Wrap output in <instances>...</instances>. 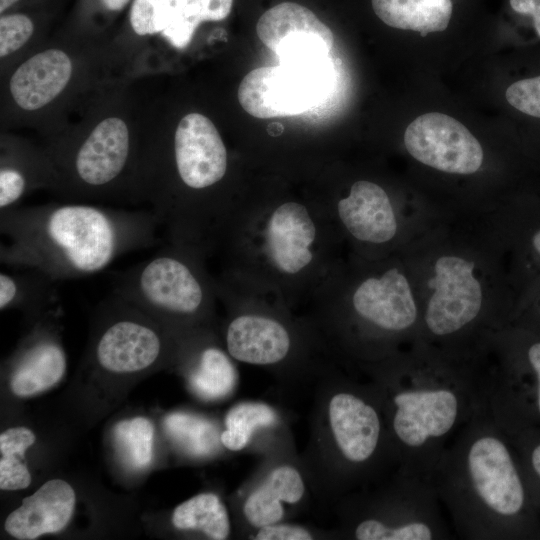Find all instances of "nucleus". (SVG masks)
I'll return each mask as SVG.
<instances>
[{"label": "nucleus", "mask_w": 540, "mask_h": 540, "mask_svg": "<svg viewBox=\"0 0 540 540\" xmlns=\"http://www.w3.org/2000/svg\"><path fill=\"white\" fill-rule=\"evenodd\" d=\"M228 171L227 147L208 116L189 112L166 137L143 113L139 203L150 206L169 243L205 257L218 250L236 210L218 192Z\"/></svg>", "instance_id": "f257e3e1"}, {"label": "nucleus", "mask_w": 540, "mask_h": 540, "mask_svg": "<svg viewBox=\"0 0 540 540\" xmlns=\"http://www.w3.org/2000/svg\"><path fill=\"white\" fill-rule=\"evenodd\" d=\"M430 483L461 538L540 539L516 449L486 406L446 446Z\"/></svg>", "instance_id": "f03ea898"}, {"label": "nucleus", "mask_w": 540, "mask_h": 540, "mask_svg": "<svg viewBox=\"0 0 540 540\" xmlns=\"http://www.w3.org/2000/svg\"><path fill=\"white\" fill-rule=\"evenodd\" d=\"M0 213V261L55 281L93 275L123 254L158 243L159 224L150 210L53 202Z\"/></svg>", "instance_id": "7ed1b4c3"}, {"label": "nucleus", "mask_w": 540, "mask_h": 540, "mask_svg": "<svg viewBox=\"0 0 540 540\" xmlns=\"http://www.w3.org/2000/svg\"><path fill=\"white\" fill-rule=\"evenodd\" d=\"M329 222L324 210L293 199L263 210L237 207L218 248L228 258L218 280L290 308L303 297L313 300L331 278Z\"/></svg>", "instance_id": "20e7f679"}, {"label": "nucleus", "mask_w": 540, "mask_h": 540, "mask_svg": "<svg viewBox=\"0 0 540 540\" xmlns=\"http://www.w3.org/2000/svg\"><path fill=\"white\" fill-rule=\"evenodd\" d=\"M301 456L317 499L332 504L398 470L381 401L369 380L332 369L320 376Z\"/></svg>", "instance_id": "39448f33"}, {"label": "nucleus", "mask_w": 540, "mask_h": 540, "mask_svg": "<svg viewBox=\"0 0 540 540\" xmlns=\"http://www.w3.org/2000/svg\"><path fill=\"white\" fill-rule=\"evenodd\" d=\"M364 370L380 398L398 471L430 482L446 446L486 406L476 371L410 370L389 359Z\"/></svg>", "instance_id": "423d86ee"}, {"label": "nucleus", "mask_w": 540, "mask_h": 540, "mask_svg": "<svg viewBox=\"0 0 540 540\" xmlns=\"http://www.w3.org/2000/svg\"><path fill=\"white\" fill-rule=\"evenodd\" d=\"M44 149L59 195L139 203L142 114L119 98L100 102L78 126L50 135Z\"/></svg>", "instance_id": "0eeeda50"}, {"label": "nucleus", "mask_w": 540, "mask_h": 540, "mask_svg": "<svg viewBox=\"0 0 540 540\" xmlns=\"http://www.w3.org/2000/svg\"><path fill=\"white\" fill-rule=\"evenodd\" d=\"M229 306L224 347L237 362L264 369L290 384L320 376L327 348L309 318L295 317L280 300L215 283Z\"/></svg>", "instance_id": "6e6552de"}, {"label": "nucleus", "mask_w": 540, "mask_h": 540, "mask_svg": "<svg viewBox=\"0 0 540 540\" xmlns=\"http://www.w3.org/2000/svg\"><path fill=\"white\" fill-rule=\"evenodd\" d=\"M334 504L336 539L434 540L450 536L443 505L431 483L400 471Z\"/></svg>", "instance_id": "1a4fd4ad"}, {"label": "nucleus", "mask_w": 540, "mask_h": 540, "mask_svg": "<svg viewBox=\"0 0 540 540\" xmlns=\"http://www.w3.org/2000/svg\"><path fill=\"white\" fill-rule=\"evenodd\" d=\"M197 251L169 243L149 259L118 273L114 291L148 315L197 328L212 313L215 280Z\"/></svg>", "instance_id": "9d476101"}, {"label": "nucleus", "mask_w": 540, "mask_h": 540, "mask_svg": "<svg viewBox=\"0 0 540 540\" xmlns=\"http://www.w3.org/2000/svg\"><path fill=\"white\" fill-rule=\"evenodd\" d=\"M262 460L237 493V516L244 538L257 529L290 520L316 497L307 466L291 431L259 453Z\"/></svg>", "instance_id": "9b49d317"}, {"label": "nucleus", "mask_w": 540, "mask_h": 540, "mask_svg": "<svg viewBox=\"0 0 540 540\" xmlns=\"http://www.w3.org/2000/svg\"><path fill=\"white\" fill-rule=\"evenodd\" d=\"M85 59L68 44L39 48L7 70L2 90L6 115L30 123L68 100L84 77Z\"/></svg>", "instance_id": "f8f14e48"}, {"label": "nucleus", "mask_w": 540, "mask_h": 540, "mask_svg": "<svg viewBox=\"0 0 540 540\" xmlns=\"http://www.w3.org/2000/svg\"><path fill=\"white\" fill-rule=\"evenodd\" d=\"M333 83L328 57L259 67L244 76L237 97L251 116L267 119L301 114L318 105Z\"/></svg>", "instance_id": "ddd939ff"}, {"label": "nucleus", "mask_w": 540, "mask_h": 540, "mask_svg": "<svg viewBox=\"0 0 540 540\" xmlns=\"http://www.w3.org/2000/svg\"><path fill=\"white\" fill-rule=\"evenodd\" d=\"M404 144L416 160L447 173L471 174L483 161L473 134L455 118L438 112L414 119L405 130Z\"/></svg>", "instance_id": "4468645a"}, {"label": "nucleus", "mask_w": 540, "mask_h": 540, "mask_svg": "<svg viewBox=\"0 0 540 540\" xmlns=\"http://www.w3.org/2000/svg\"><path fill=\"white\" fill-rule=\"evenodd\" d=\"M473 269L472 262L457 256H442L436 261L435 276L429 281L435 292L424 316L434 336L454 335L479 315L482 291Z\"/></svg>", "instance_id": "2eb2a0df"}, {"label": "nucleus", "mask_w": 540, "mask_h": 540, "mask_svg": "<svg viewBox=\"0 0 540 540\" xmlns=\"http://www.w3.org/2000/svg\"><path fill=\"white\" fill-rule=\"evenodd\" d=\"M527 369L479 373L486 407L507 431L540 426V341L526 350Z\"/></svg>", "instance_id": "dca6fc26"}, {"label": "nucleus", "mask_w": 540, "mask_h": 540, "mask_svg": "<svg viewBox=\"0 0 540 540\" xmlns=\"http://www.w3.org/2000/svg\"><path fill=\"white\" fill-rule=\"evenodd\" d=\"M350 307L358 322L382 335L402 333L418 317L410 285L397 268L363 280L351 296Z\"/></svg>", "instance_id": "f3484780"}, {"label": "nucleus", "mask_w": 540, "mask_h": 540, "mask_svg": "<svg viewBox=\"0 0 540 540\" xmlns=\"http://www.w3.org/2000/svg\"><path fill=\"white\" fill-rule=\"evenodd\" d=\"M130 315L114 318L95 344L97 363L111 373L126 374L145 370L162 356L165 341L159 330L144 319L143 311L131 304Z\"/></svg>", "instance_id": "a211bd4d"}, {"label": "nucleus", "mask_w": 540, "mask_h": 540, "mask_svg": "<svg viewBox=\"0 0 540 540\" xmlns=\"http://www.w3.org/2000/svg\"><path fill=\"white\" fill-rule=\"evenodd\" d=\"M256 32L279 61L329 54L334 44L330 28L313 11L296 2H282L268 9L259 18Z\"/></svg>", "instance_id": "6ab92c4d"}, {"label": "nucleus", "mask_w": 540, "mask_h": 540, "mask_svg": "<svg viewBox=\"0 0 540 540\" xmlns=\"http://www.w3.org/2000/svg\"><path fill=\"white\" fill-rule=\"evenodd\" d=\"M326 214H333L348 234L364 243L384 244L395 237L398 229L388 194L368 180L354 182L349 193L337 201L335 212Z\"/></svg>", "instance_id": "aec40b11"}, {"label": "nucleus", "mask_w": 540, "mask_h": 540, "mask_svg": "<svg viewBox=\"0 0 540 540\" xmlns=\"http://www.w3.org/2000/svg\"><path fill=\"white\" fill-rule=\"evenodd\" d=\"M0 150V211L16 207L35 190L54 191L55 172L44 147L2 135Z\"/></svg>", "instance_id": "412c9836"}, {"label": "nucleus", "mask_w": 540, "mask_h": 540, "mask_svg": "<svg viewBox=\"0 0 540 540\" xmlns=\"http://www.w3.org/2000/svg\"><path fill=\"white\" fill-rule=\"evenodd\" d=\"M75 503L71 485L62 479H51L22 500L21 506L6 518L4 528L9 535L20 540L59 532L69 523Z\"/></svg>", "instance_id": "4be33fe9"}, {"label": "nucleus", "mask_w": 540, "mask_h": 540, "mask_svg": "<svg viewBox=\"0 0 540 540\" xmlns=\"http://www.w3.org/2000/svg\"><path fill=\"white\" fill-rule=\"evenodd\" d=\"M289 429L281 410L267 402L247 400L233 405L225 415L221 443L231 452L260 453Z\"/></svg>", "instance_id": "5701e85b"}, {"label": "nucleus", "mask_w": 540, "mask_h": 540, "mask_svg": "<svg viewBox=\"0 0 540 540\" xmlns=\"http://www.w3.org/2000/svg\"><path fill=\"white\" fill-rule=\"evenodd\" d=\"M67 367L66 354L52 335L41 333L20 353L11 374L10 388L19 397H29L57 384Z\"/></svg>", "instance_id": "b1692460"}, {"label": "nucleus", "mask_w": 540, "mask_h": 540, "mask_svg": "<svg viewBox=\"0 0 540 540\" xmlns=\"http://www.w3.org/2000/svg\"><path fill=\"white\" fill-rule=\"evenodd\" d=\"M234 361L225 347L203 341L194 349L187 368L189 389L203 401L228 398L238 385L239 374Z\"/></svg>", "instance_id": "393cba45"}, {"label": "nucleus", "mask_w": 540, "mask_h": 540, "mask_svg": "<svg viewBox=\"0 0 540 540\" xmlns=\"http://www.w3.org/2000/svg\"><path fill=\"white\" fill-rule=\"evenodd\" d=\"M371 4L386 25L422 36L444 31L453 10L451 0H371Z\"/></svg>", "instance_id": "a878e982"}, {"label": "nucleus", "mask_w": 540, "mask_h": 540, "mask_svg": "<svg viewBox=\"0 0 540 540\" xmlns=\"http://www.w3.org/2000/svg\"><path fill=\"white\" fill-rule=\"evenodd\" d=\"M171 522L177 530L200 532L212 540L228 539L232 531L228 508L214 492H202L180 503Z\"/></svg>", "instance_id": "bb28decb"}, {"label": "nucleus", "mask_w": 540, "mask_h": 540, "mask_svg": "<svg viewBox=\"0 0 540 540\" xmlns=\"http://www.w3.org/2000/svg\"><path fill=\"white\" fill-rule=\"evenodd\" d=\"M164 430L172 443L192 458L215 456L223 447L217 423L203 415L176 411L163 421Z\"/></svg>", "instance_id": "cd10ccee"}, {"label": "nucleus", "mask_w": 540, "mask_h": 540, "mask_svg": "<svg viewBox=\"0 0 540 540\" xmlns=\"http://www.w3.org/2000/svg\"><path fill=\"white\" fill-rule=\"evenodd\" d=\"M18 269L0 273L1 310L12 307H44L58 296L55 285L57 281L35 269Z\"/></svg>", "instance_id": "c85d7f7f"}, {"label": "nucleus", "mask_w": 540, "mask_h": 540, "mask_svg": "<svg viewBox=\"0 0 540 540\" xmlns=\"http://www.w3.org/2000/svg\"><path fill=\"white\" fill-rule=\"evenodd\" d=\"M35 440L34 433L26 427H13L1 433V490H20L30 485L31 475L23 459L25 451Z\"/></svg>", "instance_id": "c756f323"}, {"label": "nucleus", "mask_w": 540, "mask_h": 540, "mask_svg": "<svg viewBox=\"0 0 540 540\" xmlns=\"http://www.w3.org/2000/svg\"><path fill=\"white\" fill-rule=\"evenodd\" d=\"M114 438L124 460L131 467L142 469L152 459L154 427L145 417H134L118 422Z\"/></svg>", "instance_id": "7c9ffc66"}, {"label": "nucleus", "mask_w": 540, "mask_h": 540, "mask_svg": "<svg viewBox=\"0 0 540 540\" xmlns=\"http://www.w3.org/2000/svg\"><path fill=\"white\" fill-rule=\"evenodd\" d=\"M36 26L33 20L23 13L4 14L0 18V59L1 68L14 65L28 54L33 44Z\"/></svg>", "instance_id": "2f4dec72"}, {"label": "nucleus", "mask_w": 540, "mask_h": 540, "mask_svg": "<svg viewBox=\"0 0 540 540\" xmlns=\"http://www.w3.org/2000/svg\"><path fill=\"white\" fill-rule=\"evenodd\" d=\"M507 433L518 454L531 497L540 517V426L526 425Z\"/></svg>", "instance_id": "473e14b6"}, {"label": "nucleus", "mask_w": 540, "mask_h": 540, "mask_svg": "<svg viewBox=\"0 0 540 540\" xmlns=\"http://www.w3.org/2000/svg\"><path fill=\"white\" fill-rule=\"evenodd\" d=\"M248 539L253 540H315L336 539L334 531L286 520L261 527Z\"/></svg>", "instance_id": "72a5a7b5"}, {"label": "nucleus", "mask_w": 540, "mask_h": 540, "mask_svg": "<svg viewBox=\"0 0 540 540\" xmlns=\"http://www.w3.org/2000/svg\"><path fill=\"white\" fill-rule=\"evenodd\" d=\"M129 21L138 36L161 34L165 28L162 0H133Z\"/></svg>", "instance_id": "f704fd0d"}, {"label": "nucleus", "mask_w": 540, "mask_h": 540, "mask_svg": "<svg viewBox=\"0 0 540 540\" xmlns=\"http://www.w3.org/2000/svg\"><path fill=\"white\" fill-rule=\"evenodd\" d=\"M505 97L517 110L540 118V76L512 83L507 88Z\"/></svg>", "instance_id": "c9c22d12"}, {"label": "nucleus", "mask_w": 540, "mask_h": 540, "mask_svg": "<svg viewBox=\"0 0 540 540\" xmlns=\"http://www.w3.org/2000/svg\"><path fill=\"white\" fill-rule=\"evenodd\" d=\"M233 0H192V6L200 22L221 21L231 12Z\"/></svg>", "instance_id": "e433bc0d"}, {"label": "nucleus", "mask_w": 540, "mask_h": 540, "mask_svg": "<svg viewBox=\"0 0 540 540\" xmlns=\"http://www.w3.org/2000/svg\"><path fill=\"white\" fill-rule=\"evenodd\" d=\"M510 5L514 11L533 17L534 28L540 36V0H510Z\"/></svg>", "instance_id": "4c0bfd02"}, {"label": "nucleus", "mask_w": 540, "mask_h": 540, "mask_svg": "<svg viewBox=\"0 0 540 540\" xmlns=\"http://www.w3.org/2000/svg\"><path fill=\"white\" fill-rule=\"evenodd\" d=\"M190 1L191 0H162L165 28L173 19L182 13Z\"/></svg>", "instance_id": "58836bf2"}, {"label": "nucleus", "mask_w": 540, "mask_h": 540, "mask_svg": "<svg viewBox=\"0 0 540 540\" xmlns=\"http://www.w3.org/2000/svg\"><path fill=\"white\" fill-rule=\"evenodd\" d=\"M130 0H101L102 4L109 11H120L122 10Z\"/></svg>", "instance_id": "ea45409f"}, {"label": "nucleus", "mask_w": 540, "mask_h": 540, "mask_svg": "<svg viewBox=\"0 0 540 540\" xmlns=\"http://www.w3.org/2000/svg\"><path fill=\"white\" fill-rule=\"evenodd\" d=\"M19 1L20 0H0V13H5L10 7Z\"/></svg>", "instance_id": "a19ab883"}, {"label": "nucleus", "mask_w": 540, "mask_h": 540, "mask_svg": "<svg viewBox=\"0 0 540 540\" xmlns=\"http://www.w3.org/2000/svg\"><path fill=\"white\" fill-rule=\"evenodd\" d=\"M534 248L540 253V231L537 232L533 238Z\"/></svg>", "instance_id": "79ce46f5"}]
</instances>
